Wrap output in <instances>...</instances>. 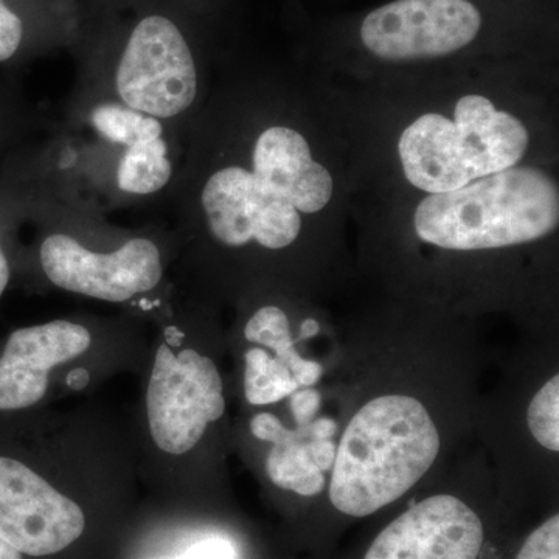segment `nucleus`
Segmentation results:
<instances>
[{"label": "nucleus", "mask_w": 559, "mask_h": 559, "mask_svg": "<svg viewBox=\"0 0 559 559\" xmlns=\"http://www.w3.org/2000/svg\"><path fill=\"white\" fill-rule=\"evenodd\" d=\"M358 165V205L447 193L525 164H557L551 66L393 83L323 81Z\"/></svg>", "instance_id": "obj_1"}, {"label": "nucleus", "mask_w": 559, "mask_h": 559, "mask_svg": "<svg viewBox=\"0 0 559 559\" xmlns=\"http://www.w3.org/2000/svg\"><path fill=\"white\" fill-rule=\"evenodd\" d=\"M91 121L103 138L124 148L164 135L160 120L128 108L123 103H103L92 110Z\"/></svg>", "instance_id": "obj_16"}, {"label": "nucleus", "mask_w": 559, "mask_h": 559, "mask_svg": "<svg viewBox=\"0 0 559 559\" xmlns=\"http://www.w3.org/2000/svg\"><path fill=\"white\" fill-rule=\"evenodd\" d=\"M263 98L224 128L198 204L210 237L224 248L280 252L310 227L356 213L358 165L322 83Z\"/></svg>", "instance_id": "obj_2"}, {"label": "nucleus", "mask_w": 559, "mask_h": 559, "mask_svg": "<svg viewBox=\"0 0 559 559\" xmlns=\"http://www.w3.org/2000/svg\"><path fill=\"white\" fill-rule=\"evenodd\" d=\"M87 382H90V373H87V370L84 369L72 371L68 378V384L72 389L86 388Z\"/></svg>", "instance_id": "obj_24"}, {"label": "nucleus", "mask_w": 559, "mask_h": 559, "mask_svg": "<svg viewBox=\"0 0 559 559\" xmlns=\"http://www.w3.org/2000/svg\"><path fill=\"white\" fill-rule=\"evenodd\" d=\"M146 407L157 448L173 455L193 450L210 423L226 412L215 362L191 348L176 356L162 344L151 371Z\"/></svg>", "instance_id": "obj_7"}, {"label": "nucleus", "mask_w": 559, "mask_h": 559, "mask_svg": "<svg viewBox=\"0 0 559 559\" xmlns=\"http://www.w3.org/2000/svg\"><path fill=\"white\" fill-rule=\"evenodd\" d=\"M171 176L167 142L157 138L124 150L117 167V186L124 193L148 197L164 189Z\"/></svg>", "instance_id": "obj_14"}, {"label": "nucleus", "mask_w": 559, "mask_h": 559, "mask_svg": "<svg viewBox=\"0 0 559 559\" xmlns=\"http://www.w3.org/2000/svg\"><path fill=\"white\" fill-rule=\"evenodd\" d=\"M179 559H231V549L224 540L210 539L198 543Z\"/></svg>", "instance_id": "obj_21"}, {"label": "nucleus", "mask_w": 559, "mask_h": 559, "mask_svg": "<svg viewBox=\"0 0 559 559\" xmlns=\"http://www.w3.org/2000/svg\"><path fill=\"white\" fill-rule=\"evenodd\" d=\"M320 326L318 320L307 319L301 323L299 341L308 340L319 333Z\"/></svg>", "instance_id": "obj_25"}, {"label": "nucleus", "mask_w": 559, "mask_h": 559, "mask_svg": "<svg viewBox=\"0 0 559 559\" xmlns=\"http://www.w3.org/2000/svg\"><path fill=\"white\" fill-rule=\"evenodd\" d=\"M308 454L314 465L322 473H326L333 468L334 460H336L337 448L331 440H312L308 441Z\"/></svg>", "instance_id": "obj_22"}, {"label": "nucleus", "mask_w": 559, "mask_h": 559, "mask_svg": "<svg viewBox=\"0 0 559 559\" xmlns=\"http://www.w3.org/2000/svg\"><path fill=\"white\" fill-rule=\"evenodd\" d=\"M246 340L275 352V358L288 367L299 388H311L322 377V367L314 360L301 358L290 336L289 319L282 308L267 305L260 308L245 329Z\"/></svg>", "instance_id": "obj_13"}, {"label": "nucleus", "mask_w": 559, "mask_h": 559, "mask_svg": "<svg viewBox=\"0 0 559 559\" xmlns=\"http://www.w3.org/2000/svg\"><path fill=\"white\" fill-rule=\"evenodd\" d=\"M492 17L479 0H390L356 25L341 83L378 84L436 79L513 62L489 46Z\"/></svg>", "instance_id": "obj_4"}, {"label": "nucleus", "mask_w": 559, "mask_h": 559, "mask_svg": "<svg viewBox=\"0 0 559 559\" xmlns=\"http://www.w3.org/2000/svg\"><path fill=\"white\" fill-rule=\"evenodd\" d=\"M11 278L10 260L5 253V246H3L2 238V223H0V297L5 293Z\"/></svg>", "instance_id": "obj_23"}, {"label": "nucleus", "mask_w": 559, "mask_h": 559, "mask_svg": "<svg viewBox=\"0 0 559 559\" xmlns=\"http://www.w3.org/2000/svg\"><path fill=\"white\" fill-rule=\"evenodd\" d=\"M481 544L479 516L454 496L440 495L382 530L364 559H477Z\"/></svg>", "instance_id": "obj_10"}, {"label": "nucleus", "mask_w": 559, "mask_h": 559, "mask_svg": "<svg viewBox=\"0 0 559 559\" xmlns=\"http://www.w3.org/2000/svg\"><path fill=\"white\" fill-rule=\"evenodd\" d=\"M356 212L381 213L419 245L444 252L525 248L557 237V164H525L459 190L371 202Z\"/></svg>", "instance_id": "obj_3"}, {"label": "nucleus", "mask_w": 559, "mask_h": 559, "mask_svg": "<svg viewBox=\"0 0 559 559\" xmlns=\"http://www.w3.org/2000/svg\"><path fill=\"white\" fill-rule=\"evenodd\" d=\"M39 260L58 288L112 304L156 288L164 274L160 250L148 238H132L114 252L98 253L69 235L53 234L40 245Z\"/></svg>", "instance_id": "obj_9"}, {"label": "nucleus", "mask_w": 559, "mask_h": 559, "mask_svg": "<svg viewBox=\"0 0 559 559\" xmlns=\"http://www.w3.org/2000/svg\"><path fill=\"white\" fill-rule=\"evenodd\" d=\"M559 377L536 393L528 407V428L540 447L559 451Z\"/></svg>", "instance_id": "obj_18"}, {"label": "nucleus", "mask_w": 559, "mask_h": 559, "mask_svg": "<svg viewBox=\"0 0 559 559\" xmlns=\"http://www.w3.org/2000/svg\"><path fill=\"white\" fill-rule=\"evenodd\" d=\"M288 367L267 355L264 349L252 348L246 353L245 393L253 406L277 403L299 390Z\"/></svg>", "instance_id": "obj_15"}, {"label": "nucleus", "mask_w": 559, "mask_h": 559, "mask_svg": "<svg viewBox=\"0 0 559 559\" xmlns=\"http://www.w3.org/2000/svg\"><path fill=\"white\" fill-rule=\"evenodd\" d=\"M440 436L412 396L388 395L352 418L333 465L330 500L341 513L366 518L395 502L436 462Z\"/></svg>", "instance_id": "obj_5"}, {"label": "nucleus", "mask_w": 559, "mask_h": 559, "mask_svg": "<svg viewBox=\"0 0 559 559\" xmlns=\"http://www.w3.org/2000/svg\"><path fill=\"white\" fill-rule=\"evenodd\" d=\"M320 407L319 392L310 388L297 390L290 395V412L297 426L310 425L314 421Z\"/></svg>", "instance_id": "obj_20"}, {"label": "nucleus", "mask_w": 559, "mask_h": 559, "mask_svg": "<svg viewBox=\"0 0 559 559\" xmlns=\"http://www.w3.org/2000/svg\"><path fill=\"white\" fill-rule=\"evenodd\" d=\"M250 430L259 440L274 444L266 460L270 479L278 488L311 498L325 488V474L308 454V441L316 439L312 421L310 425L286 429L272 414H259L250 421Z\"/></svg>", "instance_id": "obj_12"}, {"label": "nucleus", "mask_w": 559, "mask_h": 559, "mask_svg": "<svg viewBox=\"0 0 559 559\" xmlns=\"http://www.w3.org/2000/svg\"><path fill=\"white\" fill-rule=\"evenodd\" d=\"M35 0H0V62L13 60L32 36Z\"/></svg>", "instance_id": "obj_17"}, {"label": "nucleus", "mask_w": 559, "mask_h": 559, "mask_svg": "<svg viewBox=\"0 0 559 559\" xmlns=\"http://www.w3.org/2000/svg\"><path fill=\"white\" fill-rule=\"evenodd\" d=\"M114 83L124 106L154 119L189 110L200 92V73L179 22L160 11L135 17L121 40Z\"/></svg>", "instance_id": "obj_6"}, {"label": "nucleus", "mask_w": 559, "mask_h": 559, "mask_svg": "<svg viewBox=\"0 0 559 559\" xmlns=\"http://www.w3.org/2000/svg\"><path fill=\"white\" fill-rule=\"evenodd\" d=\"M91 342L90 331L68 320L13 331L0 353V412L38 404L49 389L50 370L83 355Z\"/></svg>", "instance_id": "obj_11"}, {"label": "nucleus", "mask_w": 559, "mask_h": 559, "mask_svg": "<svg viewBox=\"0 0 559 559\" xmlns=\"http://www.w3.org/2000/svg\"><path fill=\"white\" fill-rule=\"evenodd\" d=\"M516 559H559L558 514L528 536Z\"/></svg>", "instance_id": "obj_19"}, {"label": "nucleus", "mask_w": 559, "mask_h": 559, "mask_svg": "<svg viewBox=\"0 0 559 559\" xmlns=\"http://www.w3.org/2000/svg\"><path fill=\"white\" fill-rule=\"evenodd\" d=\"M84 528L79 503L21 459L0 452V538L22 557L43 558L68 549Z\"/></svg>", "instance_id": "obj_8"}]
</instances>
